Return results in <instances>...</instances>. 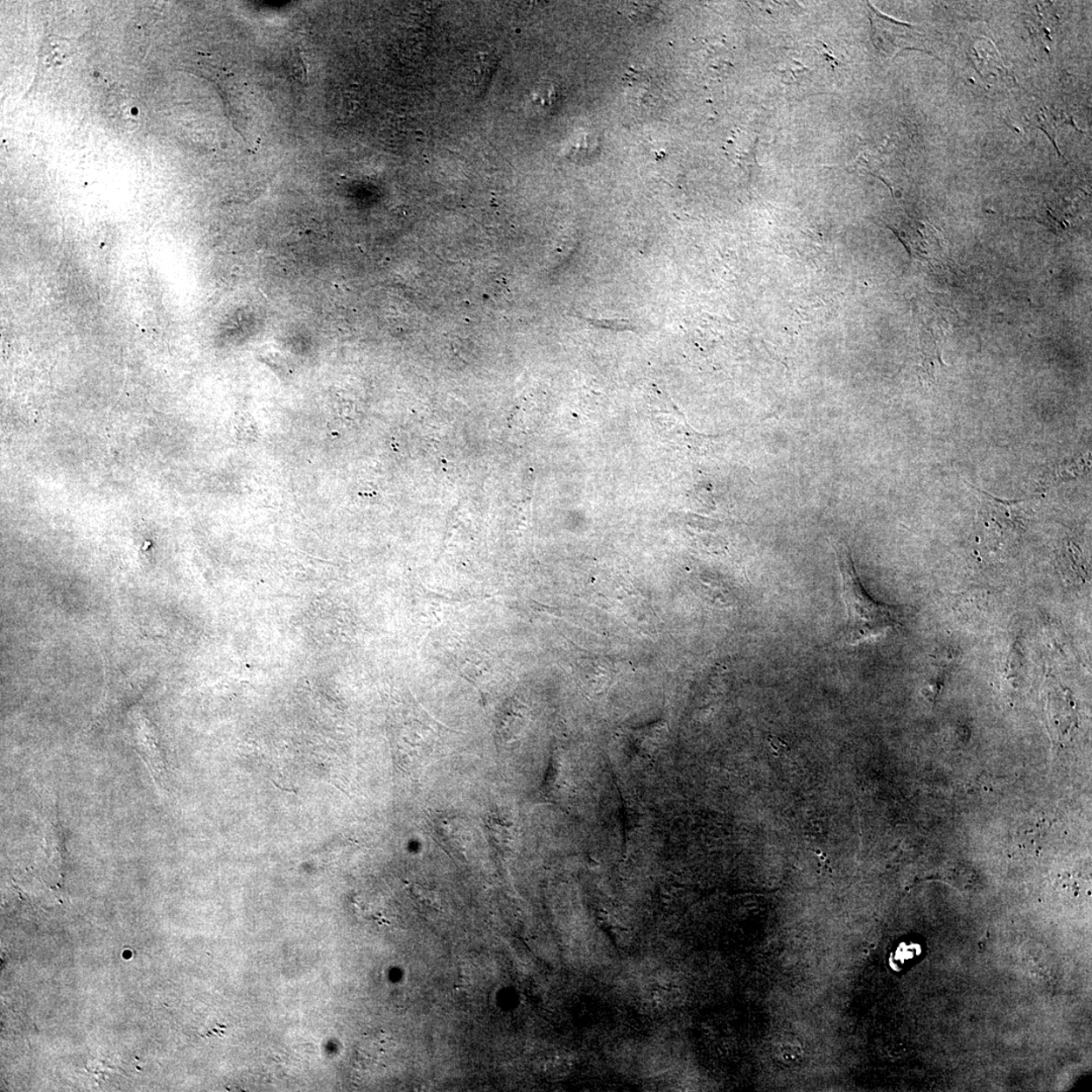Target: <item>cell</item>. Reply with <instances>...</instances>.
Segmentation results:
<instances>
[{
  "mask_svg": "<svg viewBox=\"0 0 1092 1092\" xmlns=\"http://www.w3.org/2000/svg\"><path fill=\"white\" fill-rule=\"evenodd\" d=\"M842 578V593L846 604L848 622L846 641L850 646L886 634L900 622L896 609L877 603L864 589L846 543L831 541Z\"/></svg>",
  "mask_w": 1092,
  "mask_h": 1092,
  "instance_id": "6da1fadb",
  "label": "cell"
},
{
  "mask_svg": "<svg viewBox=\"0 0 1092 1092\" xmlns=\"http://www.w3.org/2000/svg\"><path fill=\"white\" fill-rule=\"evenodd\" d=\"M871 38L875 48L888 58H894L903 50L921 49L922 36L913 25L900 23L881 14L868 4Z\"/></svg>",
  "mask_w": 1092,
  "mask_h": 1092,
  "instance_id": "7a4b0ae2",
  "label": "cell"
},
{
  "mask_svg": "<svg viewBox=\"0 0 1092 1092\" xmlns=\"http://www.w3.org/2000/svg\"><path fill=\"white\" fill-rule=\"evenodd\" d=\"M622 84L626 99L634 106L640 108L654 105L655 83L647 71L629 68L622 78Z\"/></svg>",
  "mask_w": 1092,
  "mask_h": 1092,
  "instance_id": "3957f363",
  "label": "cell"
},
{
  "mask_svg": "<svg viewBox=\"0 0 1092 1092\" xmlns=\"http://www.w3.org/2000/svg\"><path fill=\"white\" fill-rule=\"evenodd\" d=\"M758 136L740 131L738 130L728 139L724 145V151L728 158L736 162L742 168H751L758 166L757 164V145Z\"/></svg>",
  "mask_w": 1092,
  "mask_h": 1092,
  "instance_id": "277c9868",
  "label": "cell"
},
{
  "mask_svg": "<svg viewBox=\"0 0 1092 1092\" xmlns=\"http://www.w3.org/2000/svg\"><path fill=\"white\" fill-rule=\"evenodd\" d=\"M622 12L637 24H648L658 21L661 11L654 5L641 3H626Z\"/></svg>",
  "mask_w": 1092,
  "mask_h": 1092,
  "instance_id": "5b68a950",
  "label": "cell"
},
{
  "mask_svg": "<svg viewBox=\"0 0 1092 1092\" xmlns=\"http://www.w3.org/2000/svg\"><path fill=\"white\" fill-rule=\"evenodd\" d=\"M413 894L415 899L417 900L421 905L433 908H439L440 906L438 894L429 888H425L424 886L415 887L413 889Z\"/></svg>",
  "mask_w": 1092,
  "mask_h": 1092,
  "instance_id": "8992f818",
  "label": "cell"
},
{
  "mask_svg": "<svg viewBox=\"0 0 1092 1092\" xmlns=\"http://www.w3.org/2000/svg\"><path fill=\"white\" fill-rule=\"evenodd\" d=\"M774 755L779 758L788 757L790 752L788 744H786L782 738L776 737L768 738Z\"/></svg>",
  "mask_w": 1092,
  "mask_h": 1092,
  "instance_id": "52a82bcc",
  "label": "cell"
}]
</instances>
